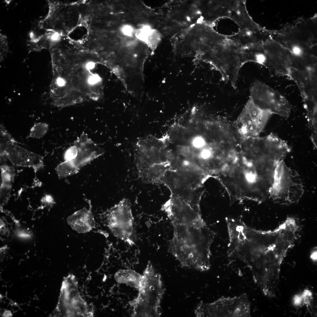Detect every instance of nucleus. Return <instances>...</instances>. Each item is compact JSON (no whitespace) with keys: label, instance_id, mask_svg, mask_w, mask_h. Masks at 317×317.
Segmentation results:
<instances>
[{"label":"nucleus","instance_id":"27","mask_svg":"<svg viewBox=\"0 0 317 317\" xmlns=\"http://www.w3.org/2000/svg\"><path fill=\"white\" fill-rule=\"evenodd\" d=\"M300 294L301 299L302 305H311L313 299L312 293L311 291L305 289Z\"/></svg>","mask_w":317,"mask_h":317},{"label":"nucleus","instance_id":"1","mask_svg":"<svg viewBox=\"0 0 317 317\" xmlns=\"http://www.w3.org/2000/svg\"><path fill=\"white\" fill-rule=\"evenodd\" d=\"M299 226L288 217L274 230H261L247 225L241 220L228 231L227 254L242 261L252 272L254 279L273 283L279 280L281 266L288 250L294 245Z\"/></svg>","mask_w":317,"mask_h":317},{"label":"nucleus","instance_id":"25","mask_svg":"<svg viewBox=\"0 0 317 317\" xmlns=\"http://www.w3.org/2000/svg\"><path fill=\"white\" fill-rule=\"evenodd\" d=\"M162 37L161 32L157 29L154 28L146 43L152 50H154L161 42Z\"/></svg>","mask_w":317,"mask_h":317},{"label":"nucleus","instance_id":"3","mask_svg":"<svg viewBox=\"0 0 317 317\" xmlns=\"http://www.w3.org/2000/svg\"><path fill=\"white\" fill-rule=\"evenodd\" d=\"M178 152L211 177L231 160L239 145L234 130L226 123L209 122L195 129Z\"/></svg>","mask_w":317,"mask_h":317},{"label":"nucleus","instance_id":"9","mask_svg":"<svg viewBox=\"0 0 317 317\" xmlns=\"http://www.w3.org/2000/svg\"><path fill=\"white\" fill-rule=\"evenodd\" d=\"M165 32L170 38L186 28L201 22L195 1L171 0L166 5Z\"/></svg>","mask_w":317,"mask_h":317},{"label":"nucleus","instance_id":"28","mask_svg":"<svg viewBox=\"0 0 317 317\" xmlns=\"http://www.w3.org/2000/svg\"><path fill=\"white\" fill-rule=\"evenodd\" d=\"M78 150L75 145L71 146L65 151L64 154L65 161H70L74 159L77 156Z\"/></svg>","mask_w":317,"mask_h":317},{"label":"nucleus","instance_id":"30","mask_svg":"<svg viewBox=\"0 0 317 317\" xmlns=\"http://www.w3.org/2000/svg\"><path fill=\"white\" fill-rule=\"evenodd\" d=\"M8 45L6 37L0 34V53L1 58H3V55L8 51Z\"/></svg>","mask_w":317,"mask_h":317},{"label":"nucleus","instance_id":"16","mask_svg":"<svg viewBox=\"0 0 317 317\" xmlns=\"http://www.w3.org/2000/svg\"><path fill=\"white\" fill-rule=\"evenodd\" d=\"M158 183L163 184L169 189L171 196L184 200L194 207H200L204 191L203 187L195 188L175 171L170 170L166 171Z\"/></svg>","mask_w":317,"mask_h":317},{"label":"nucleus","instance_id":"10","mask_svg":"<svg viewBox=\"0 0 317 317\" xmlns=\"http://www.w3.org/2000/svg\"><path fill=\"white\" fill-rule=\"evenodd\" d=\"M107 226L113 235L129 245L135 244L134 217L129 200L124 198L106 213Z\"/></svg>","mask_w":317,"mask_h":317},{"label":"nucleus","instance_id":"21","mask_svg":"<svg viewBox=\"0 0 317 317\" xmlns=\"http://www.w3.org/2000/svg\"><path fill=\"white\" fill-rule=\"evenodd\" d=\"M2 182L1 187V197L7 198L10 191L12 183L15 174L14 169L6 166H1Z\"/></svg>","mask_w":317,"mask_h":317},{"label":"nucleus","instance_id":"20","mask_svg":"<svg viewBox=\"0 0 317 317\" xmlns=\"http://www.w3.org/2000/svg\"><path fill=\"white\" fill-rule=\"evenodd\" d=\"M114 278L119 283L125 284L138 289L141 284L142 275L132 270L121 269L116 272Z\"/></svg>","mask_w":317,"mask_h":317},{"label":"nucleus","instance_id":"17","mask_svg":"<svg viewBox=\"0 0 317 317\" xmlns=\"http://www.w3.org/2000/svg\"><path fill=\"white\" fill-rule=\"evenodd\" d=\"M266 41L263 48L265 55L264 65L276 75L289 77L293 63L291 53L274 39L271 38Z\"/></svg>","mask_w":317,"mask_h":317},{"label":"nucleus","instance_id":"6","mask_svg":"<svg viewBox=\"0 0 317 317\" xmlns=\"http://www.w3.org/2000/svg\"><path fill=\"white\" fill-rule=\"evenodd\" d=\"M303 192V183L299 174L283 161L279 163L274 171L269 197L276 203L289 205L298 202Z\"/></svg>","mask_w":317,"mask_h":317},{"label":"nucleus","instance_id":"5","mask_svg":"<svg viewBox=\"0 0 317 317\" xmlns=\"http://www.w3.org/2000/svg\"><path fill=\"white\" fill-rule=\"evenodd\" d=\"M139 293L129 302L133 317H159L164 289L160 275L149 261L142 275Z\"/></svg>","mask_w":317,"mask_h":317},{"label":"nucleus","instance_id":"18","mask_svg":"<svg viewBox=\"0 0 317 317\" xmlns=\"http://www.w3.org/2000/svg\"><path fill=\"white\" fill-rule=\"evenodd\" d=\"M170 164L171 170L176 171L196 189L203 187L205 182L211 177L197 166L177 155L173 156Z\"/></svg>","mask_w":317,"mask_h":317},{"label":"nucleus","instance_id":"23","mask_svg":"<svg viewBox=\"0 0 317 317\" xmlns=\"http://www.w3.org/2000/svg\"><path fill=\"white\" fill-rule=\"evenodd\" d=\"M217 24H218L217 26L219 25V26H217V30H217H218L219 29V31L217 32L218 33L222 34H224V35H230V34H231V35L230 32L232 35L233 34L237 33L235 32L236 31L232 29L233 28L234 29H236L238 30V27H238V26L231 19L222 18L219 20H217Z\"/></svg>","mask_w":317,"mask_h":317},{"label":"nucleus","instance_id":"31","mask_svg":"<svg viewBox=\"0 0 317 317\" xmlns=\"http://www.w3.org/2000/svg\"><path fill=\"white\" fill-rule=\"evenodd\" d=\"M42 202L47 205H52L55 203L53 198L50 195H47L42 199Z\"/></svg>","mask_w":317,"mask_h":317},{"label":"nucleus","instance_id":"15","mask_svg":"<svg viewBox=\"0 0 317 317\" xmlns=\"http://www.w3.org/2000/svg\"><path fill=\"white\" fill-rule=\"evenodd\" d=\"M57 309L66 316H91L87 304L78 292L77 283L74 276L70 275L65 280Z\"/></svg>","mask_w":317,"mask_h":317},{"label":"nucleus","instance_id":"24","mask_svg":"<svg viewBox=\"0 0 317 317\" xmlns=\"http://www.w3.org/2000/svg\"><path fill=\"white\" fill-rule=\"evenodd\" d=\"M48 127V124L45 123H36L31 128L28 136L33 138H41L47 133Z\"/></svg>","mask_w":317,"mask_h":317},{"label":"nucleus","instance_id":"29","mask_svg":"<svg viewBox=\"0 0 317 317\" xmlns=\"http://www.w3.org/2000/svg\"><path fill=\"white\" fill-rule=\"evenodd\" d=\"M120 30L122 34L124 36L131 37L135 35L136 30L131 25L125 24L122 26Z\"/></svg>","mask_w":317,"mask_h":317},{"label":"nucleus","instance_id":"33","mask_svg":"<svg viewBox=\"0 0 317 317\" xmlns=\"http://www.w3.org/2000/svg\"><path fill=\"white\" fill-rule=\"evenodd\" d=\"M311 257L312 260L316 262L317 260V251L316 250H313L311 254Z\"/></svg>","mask_w":317,"mask_h":317},{"label":"nucleus","instance_id":"11","mask_svg":"<svg viewBox=\"0 0 317 317\" xmlns=\"http://www.w3.org/2000/svg\"><path fill=\"white\" fill-rule=\"evenodd\" d=\"M250 99L261 110L285 118L290 115L291 107L287 100L280 93L258 80L253 82L250 89Z\"/></svg>","mask_w":317,"mask_h":317},{"label":"nucleus","instance_id":"13","mask_svg":"<svg viewBox=\"0 0 317 317\" xmlns=\"http://www.w3.org/2000/svg\"><path fill=\"white\" fill-rule=\"evenodd\" d=\"M78 153L76 157L70 161H65L55 168L60 178L70 176L78 173L82 167L94 159L103 155L104 150L100 148L83 132L74 141Z\"/></svg>","mask_w":317,"mask_h":317},{"label":"nucleus","instance_id":"8","mask_svg":"<svg viewBox=\"0 0 317 317\" xmlns=\"http://www.w3.org/2000/svg\"><path fill=\"white\" fill-rule=\"evenodd\" d=\"M195 314L198 317H250V304L245 293L232 297H222L211 303L200 302Z\"/></svg>","mask_w":317,"mask_h":317},{"label":"nucleus","instance_id":"14","mask_svg":"<svg viewBox=\"0 0 317 317\" xmlns=\"http://www.w3.org/2000/svg\"><path fill=\"white\" fill-rule=\"evenodd\" d=\"M0 156L16 166L37 170L43 166V158L19 145L8 132L0 134Z\"/></svg>","mask_w":317,"mask_h":317},{"label":"nucleus","instance_id":"19","mask_svg":"<svg viewBox=\"0 0 317 317\" xmlns=\"http://www.w3.org/2000/svg\"><path fill=\"white\" fill-rule=\"evenodd\" d=\"M67 221L71 228L79 233L89 232L95 225L91 210L86 208L74 213L68 218Z\"/></svg>","mask_w":317,"mask_h":317},{"label":"nucleus","instance_id":"32","mask_svg":"<svg viewBox=\"0 0 317 317\" xmlns=\"http://www.w3.org/2000/svg\"><path fill=\"white\" fill-rule=\"evenodd\" d=\"M18 236L23 238H29L31 237V235L29 232L26 231H19L17 232Z\"/></svg>","mask_w":317,"mask_h":317},{"label":"nucleus","instance_id":"4","mask_svg":"<svg viewBox=\"0 0 317 317\" xmlns=\"http://www.w3.org/2000/svg\"><path fill=\"white\" fill-rule=\"evenodd\" d=\"M240 142L241 151L251 163L270 171H274L291 150L285 141L273 134L241 140Z\"/></svg>","mask_w":317,"mask_h":317},{"label":"nucleus","instance_id":"26","mask_svg":"<svg viewBox=\"0 0 317 317\" xmlns=\"http://www.w3.org/2000/svg\"><path fill=\"white\" fill-rule=\"evenodd\" d=\"M154 28L149 25H144L136 30L135 35L139 40L146 43Z\"/></svg>","mask_w":317,"mask_h":317},{"label":"nucleus","instance_id":"2","mask_svg":"<svg viewBox=\"0 0 317 317\" xmlns=\"http://www.w3.org/2000/svg\"><path fill=\"white\" fill-rule=\"evenodd\" d=\"M161 210L173 227L169 252L183 267L201 272L209 270L215 234L203 219L200 208L170 196Z\"/></svg>","mask_w":317,"mask_h":317},{"label":"nucleus","instance_id":"22","mask_svg":"<svg viewBox=\"0 0 317 317\" xmlns=\"http://www.w3.org/2000/svg\"><path fill=\"white\" fill-rule=\"evenodd\" d=\"M47 32L36 38H31L28 43L29 51H39L49 48L51 32Z\"/></svg>","mask_w":317,"mask_h":317},{"label":"nucleus","instance_id":"7","mask_svg":"<svg viewBox=\"0 0 317 317\" xmlns=\"http://www.w3.org/2000/svg\"><path fill=\"white\" fill-rule=\"evenodd\" d=\"M315 18L298 22L275 33L276 40L293 53L303 54L316 46V42Z\"/></svg>","mask_w":317,"mask_h":317},{"label":"nucleus","instance_id":"12","mask_svg":"<svg viewBox=\"0 0 317 317\" xmlns=\"http://www.w3.org/2000/svg\"><path fill=\"white\" fill-rule=\"evenodd\" d=\"M272 115L259 108L249 98L234 122L233 128L241 140L259 136Z\"/></svg>","mask_w":317,"mask_h":317}]
</instances>
